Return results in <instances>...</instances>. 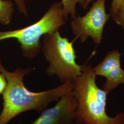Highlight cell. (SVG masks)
I'll use <instances>...</instances> for the list:
<instances>
[{"mask_svg":"<svg viewBox=\"0 0 124 124\" xmlns=\"http://www.w3.org/2000/svg\"><path fill=\"white\" fill-rule=\"evenodd\" d=\"M34 68H18L13 72L8 71L3 66L0 58V72L7 82L2 93L3 107L0 114V124H8L19 114L29 110L42 112L52 102L70 93L73 82L67 81L54 88L39 93H34L25 86L23 80Z\"/></svg>","mask_w":124,"mask_h":124,"instance_id":"1","label":"cell"},{"mask_svg":"<svg viewBox=\"0 0 124 124\" xmlns=\"http://www.w3.org/2000/svg\"><path fill=\"white\" fill-rule=\"evenodd\" d=\"M81 74L73 82L72 93L77 99L75 121L77 124H124V114L120 112L110 117L106 112L105 91L96 84L93 68L87 65L81 67Z\"/></svg>","mask_w":124,"mask_h":124,"instance_id":"2","label":"cell"},{"mask_svg":"<svg viewBox=\"0 0 124 124\" xmlns=\"http://www.w3.org/2000/svg\"><path fill=\"white\" fill-rule=\"evenodd\" d=\"M67 19L61 3L56 2L34 23L15 30L0 31V41L16 39L20 45L23 55L26 58H34L41 49V37L46 34L58 31L61 27L66 24Z\"/></svg>","mask_w":124,"mask_h":124,"instance_id":"3","label":"cell"},{"mask_svg":"<svg viewBox=\"0 0 124 124\" xmlns=\"http://www.w3.org/2000/svg\"><path fill=\"white\" fill-rule=\"evenodd\" d=\"M42 38L41 50L48 62L46 74L56 75L62 83L74 82L82 73V65L76 62L77 57L73 46L75 40L70 41L62 37L59 31L46 34Z\"/></svg>","mask_w":124,"mask_h":124,"instance_id":"4","label":"cell"},{"mask_svg":"<svg viewBox=\"0 0 124 124\" xmlns=\"http://www.w3.org/2000/svg\"><path fill=\"white\" fill-rule=\"evenodd\" d=\"M105 1L97 0L85 16L72 18L71 29L81 42H85L89 37L97 44L101 42L104 27L111 17L110 14L106 12Z\"/></svg>","mask_w":124,"mask_h":124,"instance_id":"5","label":"cell"},{"mask_svg":"<svg viewBox=\"0 0 124 124\" xmlns=\"http://www.w3.org/2000/svg\"><path fill=\"white\" fill-rule=\"evenodd\" d=\"M77 99L72 93L62 96L54 106L46 109L32 124H77L75 121Z\"/></svg>","mask_w":124,"mask_h":124,"instance_id":"6","label":"cell"},{"mask_svg":"<svg viewBox=\"0 0 124 124\" xmlns=\"http://www.w3.org/2000/svg\"><path fill=\"white\" fill-rule=\"evenodd\" d=\"M120 54L118 50L110 51L105 58L93 68L96 75L106 78L103 89L109 93L120 84L124 85V71L121 67Z\"/></svg>","mask_w":124,"mask_h":124,"instance_id":"7","label":"cell"},{"mask_svg":"<svg viewBox=\"0 0 124 124\" xmlns=\"http://www.w3.org/2000/svg\"><path fill=\"white\" fill-rule=\"evenodd\" d=\"M14 12V4L11 0H0V23L4 25L9 24Z\"/></svg>","mask_w":124,"mask_h":124,"instance_id":"8","label":"cell"},{"mask_svg":"<svg viewBox=\"0 0 124 124\" xmlns=\"http://www.w3.org/2000/svg\"><path fill=\"white\" fill-rule=\"evenodd\" d=\"M87 0H62L61 2L62 6V9L67 18L69 15H71L72 19L75 18L76 16V6L77 3L84 8Z\"/></svg>","mask_w":124,"mask_h":124,"instance_id":"9","label":"cell"},{"mask_svg":"<svg viewBox=\"0 0 124 124\" xmlns=\"http://www.w3.org/2000/svg\"><path fill=\"white\" fill-rule=\"evenodd\" d=\"M112 18L117 24L124 29V0H123L116 14Z\"/></svg>","mask_w":124,"mask_h":124,"instance_id":"10","label":"cell"},{"mask_svg":"<svg viewBox=\"0 0 124 124\" xmlns=\"http://www.w3.org/2000/svg\"><path fill=\"white\" fill-rule=\"evenodd\" d=\"M17 5L18 10L21 13L25 16H28V11L27 10L25 3V0H14Z\"/></svg>","mask_w":124,"mask_h":124,"instance_id":"11","label":"cell"},{"mask_svg":"<svg viewBox=\"0 0 124 124\" xmlns=\"http://www.w3.org/2000/svg\"><path fill=\"white\" fill-rule=\"evenodd\" d=\"M123 0H113L111 4L110 9L111 16L113 18L115 16L118 12L119 7L121 4Z\"/></svg>","mask_w":124,"mask_h":124,"instance_id":"12","label":"cell"},{"mask_svg":"<svg viewBox=\"0 0 124 124\" xmlns=\"http://www.w3.org/2000/svg\"><path fill=\"white\" fill-rule=\"evenodd\" d=\"M7 84V82L4 75L0 72V94L3 93Z\"/></svg>","mask_w":124,"mask_h":124,"instance_id":"13","label":"cell"},{"mask_svg":"<svg viewBox=\"0 0 124 124\" xmlns=\"http://www.w3.org/2000/svg\"><path fill=\"white\" fill-rule=\"evenodd\" d=\"M93 0H87L86 1V3H85V5L84 8V9H86L87 8L89 4L92 2Z\"/></svg>","mask_w":124,"mask_h":124,"instance_id":"14","label":"cell"}]
</instances>
